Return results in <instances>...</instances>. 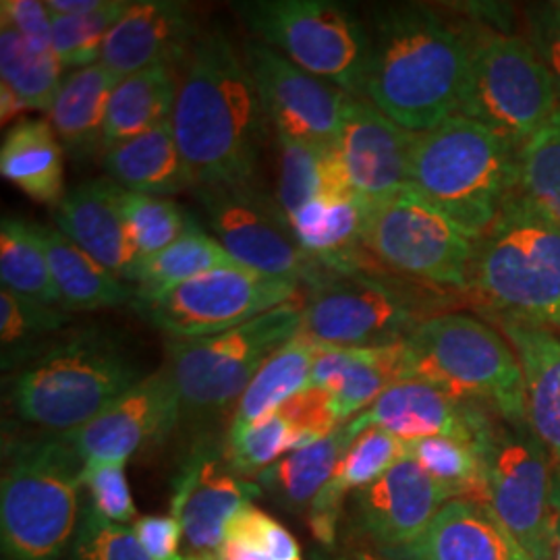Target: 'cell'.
Segmentation results:
<instances>
[{
  "label": "cell",
  "instance_id": "cell-49",
  "mask_svg": "<svg viewBox=\"0 0 560 560\" xmlns=\"http://www.w3.org/2000/svg\"><path fill=\"white\" fill-rule=\"evenodd\" d=\"M0 21L9 23L40 52H55L52 13L40 0H2Z\"/></svg>",
  "mask_w": 560,
  "mask_h": 560
},
{
  "label": "cell",
  "instance_id": "cell-38",
  "mask_svg": "<svg viewBox=\"0 0 560 560\" xmlns=\"http://www.w3.org/2000/svg\"><path fill=\"white\" fill-rule=\"evenodd\" d=\"M0 75L30 110L48 113L62 83V65L55 52H40L0 21Z\"/></svg>",
  "mask_w": 560,
  "mask_h": 560
},
{
  "label": "cell",
  "instance_id": "cell-53",
  "mask_svg": "<svg viewBox=\"0 0 560 560\" xmlns=\"http://www.w3.org/2000/svg\"><path fill=\"white\" fill-rule=\"evenodd\" d=\"M25 110H30V108L20 101V96L13 90H9L7 85L0 83V122L7 125L9 120L15 119L18 115L25 113Z\"/></svg>",
  "mask_w": 560,
  "mask_h": 560
},
{
  "label": "cell",
  "instance_id": "cell-55",
  "mask_svg": "<svg viewBox=\"0 0 560 560\" xmlns=\"http://www.w3.org/2000/svg\"><path fill=\"white\" fill-rule=\"evenodd\" d=\"M504 534H506V532H504ZM506 538H509V534H506ZM509 546H511V557H513V560H536L532 559L529 555H525V552L521 550L520 546H517L515 541L511 540V538H509Z\"/></svg>",
  "mask_w": 560,
  "mask_h": 560
},
{
  "label": "cell",
  "instance_id": "cell-43",
  "mask_svg": "<svg viewBox=\"0 0 560 560\" xmlns=\"http://www.w3.org/2000/svg\"><path fill=\"white\" fill-rule=\"evenodd\" d=\"M295 451V430L289 420L275 411L268 418L252 423L235 436H226L224 463L240 476H260L264 469L275 465Z\"/></svg>",
  "mask_w": 560,
  "mask_h": 560
},
{
  "label": "cell",
  "instance_id": "cell-41",
  "mask_svg": "<svg viewBox=\"0 0 560 560\" xmlns=\"http://www.w3.org/2000/svg\"><path fill=\"white\" fill-rule=\"evenodd\" d=\"M129 4V0H106L98 11L85 15L52 13V46L62 69L78 71L98 65L106 36Z\"/></svg>",
  "mask_w": 560,
  "mask_h": 560
},
{
  "label": "cell",
  "instance_id": "cell-3",
  "mask_svg": "<svg viewBox=\"0 0 560 560\" xmlns=\"http://www.w3.org/2000/svg\"><path fill=\"white\" fill-rule=\"evenodd\" d=\"M520 183V152L463 115L416 133L409 185L471 240L492 226Z\"/></svg>",
  "mask_w": 560,
  "mask_h": 560
},
{
  "label": "cell",
  "instance_id": "cell-1",
  "mask_svg": "<svg viewBox=\"0 0 560 560\" xmlns=\"http://www.w3.org/2000/svg\"><path fill=\"white\" fill-rule=\"evenodd\" d=\"M268 120L235 44L221 30L201 32L177 67L171 117L194 191L256 180Z\"/></svg>",
  "mask_w": 560,
  "mask_h": 560
},
{
  "label": "cell",
  "instance_id": "cell-14",
  "mask_svg": "<svg viewBox=\"0 0 560 560\" xmlns=\"http://www.w3.org/2000/svg\"><path fill=\"white\" fill-rule=\"evenodd\" d=\"M488 511L536 560H555L560 527V497L555 492L548 451L532 430L501 432L486 451Z\"/></svg>",
  "mask_w": 560,
  "mask_h": 560
},
{
  "label": "cell",
  "instance_id": "cell-27",
  "mask_svg": "<svg viewBox=\"0 0 560 560\" xmlns=\"http://www.w3.org/2000/svg\"><path fill=\"white\" fill-rule=\"evenodd\" d=\"M402 459H407V442L382 428L363 430L342 455L332 478L310 504L307 523L314 538L324 546H332L347 494L378 480Z\"/></svg>",
  "mask_w": 560,
  "mask_h": 560
},
{
  "label": "cell",
  "instance_id": "cell-33",
  "mask_svg": "<svg viewBox=\"0 0 560 560\" xmlns=\"http://www.w3.org/2000/svg\"><path fill=\"white\" fill-rule=\"evenodd\" d=\"M318 347L320 345L298 332L264 361L258 374L235 405L229 436H235L252 423L268 418L270 413L279 411L287 400L305 390L310 386Z\"/></svg>",
  "mask_w": 560,
  "mask_h": 560
},
{
  "label": "cell",
  "instance_id": "cell-31",
  "mask_svg": "<svg viewBox=\"0 0 560 560\" xmlns=\"http://www.w3.org/2000/svg\"><path fill=\"white\" fill-rule=\"evenodd\" d=\"M40 226V237L50 264V275L59 295V307L67 312H98L136 300V289L115 277L108 268L90 258L59 229Z\"/></svg>",
  "mask_w": 560,
  "mask_h": 560
},
{
  "label": "cell",
  "instance_id": "cell-17",
  "mask_svg": "<svg viewBox=\"0 0 560 560\" xmlns=\"http://www.w3.org/2000/svg\"><path fill=\"white\" fill-rule=\"evenodd\" d=\"M179 420V393L162 368L110 402L101 416L59 436L81 463H127L145 444L164 441Z\"/></svg>",
  "mask_w": 560,
  "mask_h": 560
},
{
  "label": "cell",
  "instance_id": "cell-40",
  "mask_svg": "<svg viewBox=\"0 0 560 560\" xmlns=\"http://www.w3.org/2000/svg\"><path fill=\"white\" fill-rule=\"evenodd\" d=\"M520 196L560 224V104L520 150Z\"/></svg>",
  "mask_w": 560,
  "mask_h": 560
},
{
  "label": "cell",
  "instance_id": "cell-57",
  "mask_svg": "<svg viewBox=\"0 0 560 560\" xmlns=\"http://www.w3.org/2000/svg\"><path fill=\"white\" fill-rule=\"evenodd\" d=\"M555 560H560V527H559V540H557V552H555Z\"/></svg>",
  "mask_w": 560,
  "mask_h": 560
},
{
  "label": "cell",
  "instance_id": "cell-44",
  "mask_svg": "<svg viewBox=\"0 0 560 560\" xmlns=\"http://www.w3.org/2000/svg\"><path fill=\"white\" fill-rule=\"evenodd\" d=\"M224 541L258 560H301L300 544L291 532L254 504L243 506L229 521Z\"/></svg>",
  "mask_w": 560,
  "mask_h": 560
},
{
  "label": "cell",
  "instance_id": "cell-16",
  "mask_svg": "<svg viewBox=\"0 0 560 560\" xmlns=\"http://www.w3.org/2000/svg\"><path fill=\"white\" fill-rule=\"evenodd\" d=\"M243 59L277 136L332 145L349 98L337 85L303 71L264 42H245Z\"/></svg>",
  "mask_w": 560,
  "mask_h": 560
},
{
  "label": "cell",
  "instance_id": "cell-5",
  "mask_svg": "<svg viewBox=\"0 0 560 560\" xmlns=\"http://www.w3.org/2000/svg\"><path fill=\"white\" fill-rule=\"evenodd\" d=\"M145 376L122 342L80 330L27 361L9 384L13 413L57 434L73 432Z\"/></svg>",
  "mask_w": 560,
  "mask_h": 560
},
{
  "label": "cell",
  "instance_id": "cell-8",
  "mask_svg": "<svg viewBox=\"0 0 560 560\" xmlns=\"http://www.w3.org/2000/svg\"><path fill=\"white\" fill-rule=\"evenodd\" d=\"M303 303L291 301L214 337L166 340V370L180 420H206L237 405L264 361L300 332Z\"/></svg>",
  "mask_w": 560,
  "mask_h": 560
},
{
  "label": "cell",
  "instance_id": "cell-20",
  "mask_svg": "<svg viewBox=\"0 0 560 560\" xmlns=\"http://www.w3.org/2000/svg\"><path fill=\"white\" fill-rule=\"evenodd\" d=\"M455 494L413 459L393 465L353 497V523L381 552L407 546Z\"/></svg>",
  "mask_w": 560,
  "mask_h": 560
},
{
  "label": "cell",
  "instance_id": "cell-46",
  "mask_svg": "<svg viewBox=\"0 0 560 560\" xmlns=\"http://www.w3.org/2000/svg\"><path fill=\"white\" fill-rule=\"evenodd\" d=\"M125 465L119 460H94L83 463L81 486L90 494V504L104 520L125 525L136 520L138 509L125 476Z\"/></svg>",
  "mask_w": 560,
  "mask_h": 560
},
{
  "label": "cell",
  "instance_id": "cell-13",
  "mask_svg": "<svg viewBox=\"0 0 560 560\" xmlns=\"http://www.w3.org/2000/svg\"><path fill=\"white\" fill-rule=\"evenodd\" d=\"M300 282L233 264L156 298L133 300L141 318L168 339L214 337L298 301Z\"/></svg>",
  "mask_w": 560,
  "mask_h": 560
},
{
  "label": "cell",
  "instance_id": "cell-22",
  "mask_svg": "<svg viewBox=\"0 0 560 560\" xmlns=\"http://www.w3.org/2000/svg\"><path fill=\"white\" fill-rule=\"evenodd\" d=\"M200 34L194 11L183 2H131L104 40L101 65L119 80L161 65L177 69Z\"/></svg>",
  "mask_w": 560,
  "mask_h": 560
},
{
  "label": "cell",
  "instance_id": "cell-19",
  "mask_svg": "<svg viewBox=\"0 0 560 560\" xmlns=\"http://www.w3.org/2000/svg\"><path fill=\"white\" fill-rule=\"evenodd\" d=\"M349 428L355 436L368 428H382L405 442L448 436L478 444L483 451L494 436L492 425L474 402L455 399L421 381L390 386L370 409L349 421Z\"/></svg>",
  "mask_w": 560,
  "mask_h": 560
},
{
  "label": "cell",
  "instance_id": "cell-25",
  "mask_svg": "<svg viewBox=\"0 0 560 560\" xmlns=\"http://www.w3.org/2000/svg\"><path fill=\"white\" fill-rule=\"evenodd\" d=\"M390 560H513L509 538L488 506L467 499L448 501L420 536L382 552Z\"/></svg>",
  "mask_w": 560,
  "mask_h": 560
},
{
  "label": "cell",
  "instance_id": "cell-28",
  "mask_svg": "<svg viewBox=\"0 0 560 560\" xmlns=\"http://www.w3.org/2000/svg\"><path fill=\"white\" fill-rule=\"evenodd\" d=\"M102 164L108 179L125 191L166 198L194 189L171 122L108 145L102 152Z\"/></svg>",
  "mask_w": 560,
  "mask_h": 560
},
{
  "label": "cell",
  "instance_id": "cell-45",
  "mask_svg": "<svg viewBox=\"0 0 560 560\" xmlns=\"http://www.w3.org/2000/svg\"><path fill=\"white\" fill-rule=\"evenodd\" d=\"M71 560H152L133 529L104 520L90 504L81 511Z\"/></svg>",
  "mask_w": 560,
  "mask_h": 560
},
{
  "label": "cell",
  "instance_id": "cell-4",
  "mask_svg": "<svg viewBox=\"0 0 560 560\" xmlns=\"http://www.w3.org/2000/svg\"><path fill=\"white\" fill-rule=\"evenodd\" d=\"M469 293L501 322L560 330V224L520 194L476 241Z\"/></svg>",
  "mask_w": 560,
  "mask_h": 560
},
{
  "label": "cell",
  "instance_id": "cell-29",
  "mask_svg": "<svg viewBox=\"0 0 560 560\" xmlns=\"http://www.w3.org/2000/svg\"><path fill=\"white\" fill-rule=\"evenodd\" d=\"M117 83L119 78L101 62L62 78L48 122L69 156L85 159L104 148L106 108Z\"/></svg>",
  "mask_w": 560,
  "mask_h": 560
},
{
  "label": "cell",
  "instance_id": "cell-15",
  "mask_svg": "<svg viewBox=\"0 0 560 560\" xmlns=\"http://www.w3.org/2000/svg\"><path fill=\"white\" fill-rule=\"evenodd\" d=\"M196 196L214 237L241 266L307 289L328 272L301 249L279 201L260 191L256 180L196 189Z\"/></svg>",
  "mask_w": 560,
  "mask_h": 560
},
{
  "label": "cell",
  "instance_id": "cell-52",
  "mask_svg": "<svg viewBox=\"0 0 560 560\" xmlns=\"http://www.w3.org/2000/svg\"><path fill=\"white\" fill-rule=\"evenodd\" d=\"M106 0H48L46 7L55 15H85L98 11Z\"/></svg>",
  "mask_w": 560,
  "mask_h": 560
},
{
  "label": "cell",
  "instance_id": "cell-11",
  "mask_svg": "<svg viewBox=\"0 0 560 560\" xmlns=\"http://www.w3.org/2000/svg\"><path fill=\"white\" fill-rule=\"evenodd\" d=\"M235 11L256 40L361 98L370 32L351 11L328 0H252L235 4Z\"/></svg>",
  "mask_w": 560,
  "mask_h": 560
},
{
  "label": "cell",
  "instance_id": "cell-7",
  "mask_svg": "<svg viewBox=\"0 0 560 560\" xmlns=\"http://www.w3.org/2000/svg\"><path fill=\"white\" fill-rule=\"evenodd\" d=\"M407 381L459 400L494 407L513 425L525 421L520 358L494 328L465 314H436L405 339Z\"/></svg>",
  "mask_w": 560,
  "mask_h": 560
},
{
  "label": "cell",
  "instance_id": "cell-51",
  "mask_svg": "<svg viewBox=\"0 0 560 560\" xmlns=\"http://www.w3.org/2000/svg\"><path fill=\"white\" fill-rule=\"evenodd\" d=\"M152 560H185L180 552L183 527L175 515H148L131 527Z\"/></svg>",
  "mask_w": 560,
  "mask_h": 560
},
{
  "label": "cell",
  "instance_id": "cell-39",
  "mask_svg": "<svg viewBox=\"0 0 560 560\" xmlns=\"http://www.w3.org/2000/svg\"><path fill=\"white\" fill-rule=\"evenodd\" d=\"M407 457L446 486L455 499L488 504L486 451L478 444L448 436L423 439L407 442Z\"/></svg>",
  "mask_w": 560,
  "mask_h": 560
},
{
  "label": "cell",
  "instance_id": "cell-24",
  "mask_svg": "<svg viewBox=\"0 0 560 560\" xmlns=\"http://www.w3.org/2000/svg\"><path fill=\"white\" fill-rule=\"evenodd\" d=\"M407 381L405 340L386 347H326L320 345L310 386L332 395L340 425L370 409L382 393Z\"/></svg>",
  "mask_w": 560,
  "mask_h": 560
},
{
  "label": "cell",
  "instance_id": "cell-12",
  "mask_svg": "<svg viewBox=\"0 0 560 560\" xmlns=\"http://www.w3.org/2000/svg\"><path fill=\"white\" fill-rule=\"evenodd\" d=\"M363 245L376 264L436 289H469L476 240L411 185L370 208Z\"/></svg>",
  "mask_w": 560,
  "mask_h": 560
},
{
  "label": "cell",
  "instance_id": "cell-32",
  "mask_svg": "<svg viewBox=\"0 0 560 560\" xmlns=\"http://www.w3.org/2000/svg\"><path fill=\"white\" fill-rule=\"evenodd\" d=\"M177 96V69L152 67L127 75L115 85L104 122V148L143 136L171 122Z\"/></svg>",
  "mask_w": 560,
  "mask_h": 560
},
{
  "label": "cell",
  "instance_id": "cell-9",
  "mask_svg": "<svg viewBox=\"0 0 560 560\" xmlns=\"http://www.w3.org/2000/svg\"><path fill=\"white\" fill-rule=\"evenodd\" d=\"M425 284L328 270L303 301L300 335L326 347H386L436 316Z\"/></svg>",
  "mask_w": 560,
  "mask_h": 560
},
{
  "label": "cell",
  "instance_id": "cell-30",
  "mask_svg": "<svg viewBox=\"0 0 560 560\" xmlns=\"http://www.w3.org/2000/svg\"><path fill=\"white\" fill-rule=\"evenodd\" d=\"M0 173L38 203L59 206L65 191L62 145L48 120L20 119L0 145Z\"/></svg>",
  "mask_w": 560,
  "mask_h": 560
},
{
  "label": "cell",
  "instance_id": "cell-2",
  "mask_svg": "<svg viewBox=\"0 0 560 560\" xmlns=\"http://www.w3.org/2000/svg\"><path fill=\"white\" fill-rule=\"evenodd\" d=\"M469 55V30L423 7H390L370 32L361 101L423 133L459 113Z\"/></svg>",
  "mask_w": 560,
  "mask_h": 560
},
{
  "label": "cell",
  "instance_id": "cell-37",
  "mask_svg": "<svg viewBox=\"0 0 560 560\" xmlns=\"http://www.w3.org/2000/svg\"><path fill=\"white\" fill-rule=\"evenodd\" d=\"M0 280L2 289L21 300L59 307L40 226L4 217L0 224Z\"/></svg>",
  "mask_w": 560,
  "mask_h": 560
},
{
  "label": "cell",
  "instance_id": "cell-10",
  "mask_svg": "<svg viewBox=\"0 0 560 560\" xmlns=\"http://www.w3.org/2000/svg\"><path fill=\"white\" fill-rule=\"evenodd\" d=\"M471 34L459 113L517 152L559 108L557 83L529 42L501 32Z\"/></svg>",
  "mask_w": 560,
  "mask_h": 560
},
{
  "label": "cell",
  "instance_id": "cell-18",
  "mask_svg": "<svg viewBox=\"0 0 560 560\" xmlns=\"http://www.w3.org/2000/svg\"><path fill=\"white\" fill-rule=\"evenodd\" d=\"M413 138L370 102L349 98L332 143L349 189L374 206L407 187Z\"/></svg>",
  "mask_w": 560,
  "mask_h": 560
},
{
  "label": "cell",
  "instance_id": "cell-54",
  "mask_svg": "<svg viewBox=\"0 0 560 560\" xmlns=\"http://www.w3.org/2000/svg\"><path fill=\"white\" fill-rule=\"evenodd\" d=\"M214 560H258L254 559L252 555H247L245 550H241L237 546H233V544H226V541H222L221 550H219V555H217V559Z\"/></svg>",
  "mask_w": 560,
  "mask_h": 560
},
{
  "label": "cell",
  "instance_id": "cell-47",
  "mask_svg": "<svg viewBox=\"0 0 560 560\" xmlns=\"http://www.w3.org/2000/svg\"><path fill=\"white\" fill-rule=\"evenodd\" d=\"M65 322L67 314L60 307L21 300L7 289L0 291V340L4 349L55 332Z\"/></svg>",
  "mask_w": 560,
  "mask_h": 560
},
{
  "label": "cell",
  "instance_id": "cell-35",
  "mask_svg": "<svg viewBox=\"0 0 560 560\" xmlns=\"http://www.w3.org/2000/svg\"><path fill=\"white\" fill-rule=\"evenodd\" d=\"M279 191L277 201L291 221L301 208L320 198L351 196L332 145L279 136Z\"/></svg>",
  "mask_w": 560,
  "mask_h": 560
},
{
  "label": "cell",
  "instance_id": "cell-6",
  "mask_svg": "<svg viewBox=\"0 0 560 560\" xmlns=\"http://www.w3.org/2000/svg\"><path fill=\"white\" fill-rule=\"evenodd\" d=\"M81 463L60 441L11 448L0 483V546L4 560H59L80 525Z\"/></svg>",
  "mask_w": 560,
  "mask_h": 560
},
{
  "label": "cell",
  "instance_id": "cell-56",
  "mask_svg": "<svg viewBox=\"0 0 560 560\" xmlns=\"http://www.w3.org/2000/svg\"><path fill=\"white\" fill-rule=\"evenodd\" d=\"M335 560H386L382 557H374V555H368V552H355V555H349V557H340Z\"/></svg>",
  "mask_w": 560,
  "mask_h": 560
},
{
  "label": "cell",
  "instance_id": "cell-50",
  "mask_svg": "<svg viewBox=\"0 0 560 560\" xmlns=\"http://www.w3.org/2000/svg\"><path fill=\"white\" fill-rule=\"evenodd\" d=\"M529 44L552 75L560 94V2L538 4L527 13Z\"/></svg>",
  "mask_w": 560,
  "mask_h": 560
},
{
  "label": "cell",
  "instance_id": "cell-21",
  "mask_svg": "<svg viewBox=\"0 0 560 560\" xmlns=\"http://www.w3.org/2000/svg\"><path fill=\"white\" fill-rule=\"evenodd\" d=\"M260 494V483L222 469L210 451L196 453L177 478L171 504L183 527V559H217L229 521Z\"/></svg>",
  "mask_w": 560,
  "mask_h": 560
},
{
  "label": "cell",
  "instance_id": "cell-34",
  "mask_svg": "<svg viewBox=\"0 0 560 560\" xmlns=\"http://www.w3.org/2000/svg\"><path fill=\"white\" fill-rule=\"evenodd\" d=\"M355 439L349 423L340 425L330 436L298 448L264 469L258 476L260 488L291 511L310 506Z\"/></svg>",
  "mask_w": 560,
  "mask_h": 560
},
{
  "label": "cell",
  "instance_id": "cell-23",
  "mask_svg": "<svg viewBox=\"0 0 560 560\" xmlns=\"http://www.w3.org/2000/svg\"><path fill=\"white\" fill-rule=\"evenodd\" d=\"M55 224L90 258L125 282H136L140 256L120 210V187L108 177L85 180L55 208Z\"/></svg>",
  "mask_w": 560,
  "mask_h": 560
},
{
  "label": "cell",
  "instance_id": "cell-42",
  "mask_svg": "<svg viewBox=\"0 0 560 560\" xmlns=\"http://www.w3.org/2000/svg\"><path fill=\"white\" fill-rule=\"evenodd\" d=\"M120 210L129 235L138 249L140 261L156 256L164 247L179 240L191 224L189 217L175 201L159 196L125 191L120 187Z\"/></svg>",
  "mask_w": 560,
  "mask_h": 560
},
{
  "label": "cell",
  "instance_id": "cell-48",
  "mask_svg": "<svg viewBox=\"0 0 560 560\" xmlns=\"http://www.w3.org/2000/svg\"><path fill=\"white\" fill-rule=\"evenodd\" d=\"M295 430V451L330 436L340 428L335 399L324 388H305L279 409Z\"/></svg>",
  "mask_w": 560,
  "mask_h": 560
},
{
  "label": "cell",
  "instance_id": "cell-26",
  "mask_svg": "<svg viewBox=\"0 0 560 560\" xmlns=\"http://www.w3.org/2000/svg\"><path fill=\"white\" fill-rule=\"evenodd\" d=\"M501 324L520 358L527 428L560 465V339L546 328Z\"/></svg>",
  "mask_w": 560,
  "mask_h": 560
},
{
  "label": "cell",
  "instance_id": "cell-36",
  "mask_svg": "<svg viewBox=\"0 0 560 560\" xmlns=\"http://www.w3.org/2000/svg\"><path fill=\"white\" fill-rule=\"evenodd\" d=\"M237 261L222 247L221 241L208 235L198 224H189L179 240L156 256L140 261L136 275V300L162 295L189 280Z\"/></svg>",
  "mask_w": 560,
  "mask_h": 560
}]
</instances>
